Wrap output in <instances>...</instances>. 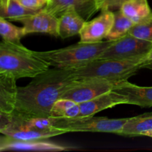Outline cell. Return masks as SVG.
Wrapping results in <instances>:
<instances>
[{
	"label": "cell",
	"instance_id": "obj_1",
	"mask_svg": "<svg viewBox=\"0 0 152 152\" xmlns=\"http://www.w3.org/2000/svg\"><path fill=\"white\" fill-rule=\"evenodd\" d=\"M80 81L72 70L49 69L27 86L19 87L14 112L27 117H50L55 102Z\"/></svg>",
	"mask_w": 152,
	"mask_h": 152
},
{
	"label": "cell",
	"instance_id": "obj_2",
	"mask_svg": "<svg viewBox=\"0 0 152 152\" xmlns=\"http://www.w3.org/2000/svg\"><path fill=\"white\" fill-rule=\"evenodd\" d=\"M0 133L16 140H46L67 133L52 126L51 117H27L0 112Z\"/></svg>",
	"mask_w": 152,
	"mask_h": 152
},
{
	"label": "cell",
	"instance_id": "obj_3",
	"mask_svg": "<svg viewBox=\"0 0 152 152\" xmlns=\"http://www.w3.org/2000/svg\"><path fill=\"white\" fill-rule=\"evenodd\" d=\"M50 65L22 44H13L1 39L0 43V74L16 80L34 78L50 69Z\"/></svg>",
	"mask_w": 152,
	"mask_h": 152
},
{
	"label": "cell",
	"instance_id": "obj_4",
	"mask_svg": "<svg viewBox=\"0 0 152 152\" xmlns=\"http://www.w3.org/2000/svg\"><path fill=\"white\" fill-rule=\"evenodd\" d=\"M152 67L148 56L127 59H96L88 65L72 70L80 80L102 79L113 82L128 80L142 68Z\"/></svg>",
	"mask_w": 152,
	"mask_h": 152
},
{
	"label": "cell",
	"instance_id": "obj_5",
	"mask_svg": "<svg viewBox=\"0 0 152 152\" xmlns=\"http://www.w3.org/2000/svg\"><path fill=\"white\" fill-rule=\"evenodd\" d=\"M114 41L99 42H82L62 48L48 51H34L38 57L44 60L50 67L59 69L75 70L88 65L98 59L104 50Z\"/></svg>",
	"mask_w": 152,
	"mask_h": 152
},
{
	"label": "cell",
	"instance_id": "obj_6",
	"mask_svg": "<svg viewBox=\"0 0 152 152\" xmlns=\"http://www.w3.org/2000/svg\"><path fill=\"white\" fill-rule=\"evenodd\" d=\"M52 126L68 132H105L120 134L129 118L109 119L105 117L53 118Z\"/></svg>",
	"mask_w": 152,
	"mask_h": 152
},
{
	"label": "cell",
	"instance_id": "obj_7",
	"mask_svg": "<svg viewBox=\"0 0 152 152\" xmlns=\"http://www.w3.org/2000/svg\"><path fill=\"white\" fill-rule=\"evenodd\" d=\"M152 42L137 38L130 34L114 41L99 56V59H127L148 56Z\"/></svg>",
	"mask_w": 152,
	"mask_h": 152
},
{
	"label": "cell",
	"instance_id": "obj_8",
	"mask_svg": "<svg viewBox=\"0 0 152 152\" xmlns=\"http://www.w3.org/2000/svg\"><path fill=\"white\" fill-rule=\"evenodd\" d=\"M119 83L120 82L102 79L83 80L67 91L61 98L71 99L77 103H81L114 90Z\"/></svg>",
	"mask_w": 152,
	"mask_h": 152
},
{
	"label": "cell",
	"instance_id": "obj_9",
	"mask_svg": "<svg viewBox=\"0 0 152 152\" xmlns=\"http://www.w3.org/2000/svg\"><path fill=\"white\" fill-rule=\"evenodd\" d=\"M114 13L111 10H101L97 17L90 21H86L80 33L82 42H99L106 38L113 25Z\"/></svg>",
	"mask_w": 152,
	"mask_h": 152
},
{
	"label": "cell",
	"instance_id": "obj_10",
	"mask_svg": "<svg viewBox=\"0 0 152 152\" xmlns=\"http://www.w3.org/2000/svg\"><path fill=\"white\" fill-rule=\"evenodd\" d=\"M18 22L22 24L26 35L33 33H41L59 37V18L44 9L33 15L21 18Z\"/></svg>",
	"mask_w": 152,
	"mask_h": 152
},
{
	"label": "cell",
	"instance_id": "obj_11",
	"mask_svg": "<svg viewBox=\"0 0 152 152\" xmlns=\"http://www.w3.org/2000/svg\"><path fill=\"white\" fill-rule=\"evenodd\" d=\"M123 104L128 105L127 97L125 95L112 90L91 100L80 103V113L78 117L94 116L96 113Z\"/></svg>",
	"mask_w": 152,
	"mask_h": 152
},
{
	"label": "cell",
	"instance_id": "obj_12",
	"mask_svg": "<svg viewBox=\"0 0 152 152\" xmlns=\"http://www.w3.org/2000/svg\"><path fill=\"white\" fill-rule=\"evenodd\" d=\"M69 7H74L86 21L99 10L96 0H50L44 10L59 18Z\"/></svg>",
	"mask_w": 152,
	"mask_h": 152
},
{
	"label": "cell",
	"instance_id": "obj_13",
	"mask_svg": "<svg viewBox=\"0 0 152 152\" xmlns=\"http://www.w3.org/2000/svg\"><path fill=\"white\" fill-rule=\"evenodd\" d=\"M67 147L53 142L44 141V140H16L3 135L1 138L0 151L22 150V151H62L68 150Z\"/></svg>",
	"mask_w": 152,
	"mask_h": 152
},
{
	"label": "cell",
	"instance_id": "obj_14",
	"mask_svg": "<svg viewBox=\"0 0 152 152\" xmlns=\"http://www.w3.org/2000/svg\"><path fill=\"white\" fill-rule=\"evenodd\" d=\"M114 91L127 97L128 105H138L142 108L152 107V87L137 86L126 80L120 82Z\"/></svg>",
	"mask_w": 152,
	"mask_h": 152
},
{
	"label": "cell",
	"instance_id": "obj_15",
	"mask_svg": "<svg viewBox=\"0 0 152 152\" xmlns=\"http://www.w3.org/2000/svg\"><path fill=\"white\" fill-rule=\"evenodd\" d=\"M16 79L0 74V112L11 114L16 109L19 87Z\"/></svg>",
	"mask_w": 152,
	"mask_h": 152
},
{
	"label": "cell",
	"instance_id": "obj_16",
	"mask_svg": "<svg viewBox=\"0 0 152 152\" xmlns=\"http://www.w3.org/2000/svg\"><path fill=\"white\" fill-rule=\"evenodd\" d=\"M86 21L74 7H69L59 17V37L66 39L80 34Z\"/></svg>",
	"mask_w": 152,
	"mask_h": 152
},
{
	"label": "cell",
	"instance_id": "obj_17",
	"mask_svg": "<svg viewBox=\"0 0 152 152\" xmlns=\"http://www.w3.org/2000/svg\"><path fill=\"white\" fill-rule=\"evenodd\" d=\"M120 10L135 24L152 19V10L148 0H129L122 5Z\"/></svg>",
	"mask_w": 152,
	"mask_h": 152
},
{
	"label": "cell",
	"instance_id": "obj_18",
	"mask_svg": "<svg viewBox=\"0 0 152 152\" xmlns=\"http://www.w3.org/2000/svg\"><path fill=\"white\" fill-rule=\"evenodd\" d=\"M150 132H152V113H145L137 117H129L119 135L145 136Z\"/></svg>",
	"mask_w": 152,
	"mask_h": 152
},
{
	"label": "cell",
	"instance_id": "obj_19",
	"mask_svg": "<svg viewBox=\"0 0 152 152\" xmlns=\"http://www.w3.org/2000/svg\"><path fill=\"white\" fill-rule=\"evenodd\" d=\"M114 13V19L109 34L105 39L108 41H117L128 34L135 25L134 22L123 14L121 10H116Z\"/></svg>",
	"mask_w": 152,
	"mask_h": 152
},
{
	"label": "cell",
	"instance_id": "obj_20",
	"mask_svg": "<svg viewBox=\"0 0 152 152\" xmlns=\"http://www.w3.org/2000/svg\"><path fill=\"white\" fill-rule=\"evenodd\" d=\"M80 113V103L61 98L53 105L50 116L53 118H74L78 117Z\"/></svg>",
	"mask_w": 152,
	"mask_h": 152
},
{
	"label": "cell",
	"instance_id": "obj_21",
	"mask_svg": "<svg viewBox=\"0 0 152 152\" xmlns=\"http://www.w3.org/2000/svg\"><path fill=\"white\" fill-rule=\"evenodd\" d=\"M0 35L1 39L13 44H22L21 39L25 36L23 27L19 28L10 23L7 19L0 16Z\"/></svg>",
	"mask_w": 152,
	"mask_h": 152
},
{
	"label": "cell",
	"instance_id": "obj_22",
	"mask_svg": "<svg viewBox=\"0 0 152 152\" xmlns=\"http://www.w3.org/2000/svg\"><path fill=\"white\" fill-rule=\"evenodd\" d=\"M39 11V10H31L24 7L16 0H9L6 10H0V16L13 21H18L21 18L33 15Z\"/></svg>",
	"mask_w": 152,
	"mask_h": 152
},
{
	"label": "cell",
	"instance_id": "obj_23",
	"mask_svg": "<svg viewBox=\"0 0 152 152\" xmlns=\"http://www.w3.org/2000/svg\"><path fill=\"white\" fill-rule=\"evenodd\" d=\"M129 34L137 38L152 42V19L141 23L135 24Z\"/></svg>",
	"mask_w": 152,
	"mask_h": 152
},
{
	"label": "cell",
	"instance_id": "obj_24",
	"mask_svg": "<svg viewBox=\"0 0 152 152\" xmlns=\"http://www.w3.org/2000/svg\"><path fill=\"white\" fill-rule=\"evenodd\" d=\"M128 1L129 0H96V2L99 10L105 9L111 10L116 9L117 10H120L122 5Z\"/></svg>",
	"mask_w": 152,
	"mask_h": 152
},
{
	"label": "cell",
	"instance_id": "obj_25",
	"mask_svg": "<svg viewBox=\"0 0 152 152\" xmlns=\"http://www.w3.org/2000/svg\"><path fill=\"white\" fill-rule=\"evenodd\" d=\"M27 8L34 10H41L47 5L48 0H16Z\"/></svg>",
	"mask_w": 152,
	"mask_h": 152
},
{
	"label": "cell",
	"instance_id": "obj_26",
	"mask_svg": "<svg viewBox=\"0 0 152 152\" xmlns=\"http://www.w3.org/2000/svg\"><path fill=\"white\" fill-rule=\"evenodd\" d=\"M9 0H0V10H4L8 5Z\"/></svg>",
	"mask_w": 152,
	"mask_h": 152
},
{
	"label": "cell",
	"instance_id": "obj_27",
	"mask_svg": "<svg viewBox=\"0 0 152 152\" xmlns=\"http://www.w3.org/2000/svg\"><path fill=\"white\" fill-rule=\"evenodd\" d=\"M145 136H148V137H150L152 138V132H148V133L145 134Z\"/></svg>",
	"mask_w": 152,
	"mask_h": 152
},
{
	"label": "cell",
	"instance_id": "obj_28",
	"mask_svg": "<svg viewBox=\"0 0 152 152\" xmlns=\"http://www.w3.org/2000/svg\"><path fill=\"white\" fill-rule=\"evenodd\" d=\"M148 57H149V59L152 61V50L150 51L149 54H148Z\"/></svg>",
	"mask_w": 152,
	"mask_h": 152
},
{
	"label": "cell",
	"instance_id": "obj_29",
	"mask_svg": "<svg viewBox=\"0 0 152 152\" xmlns=\"http://www.w3.org/2000/svg\"><path fill=\"white\" fill-rule=\"evenodd\" d=\"M50 1V0H48V1Z\"/></svg>",
	"mask_w": 152,
	"mask_h": 152
}]
</instances>
